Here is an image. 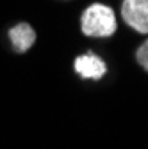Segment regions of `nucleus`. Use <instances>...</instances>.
<instances>
[{"label":"nucleus","instance_id":"obj_1","mask_svg":"<svg viewBox=\"0 0 148 149\" xmlns=\"http://www.w3.org/2000/svg\"><path fill=\"white\" fill-rule=\"evenodd\" d=\"M82 32L89 37H107L116 32V16L113 9L93 4L82 14Z\"/></svg>","mask_w":148,"mask_h":149},{"label":"nucleus","instance_id":"obj_2","mask_svg":"<svg viewBox=\"0 0 148 149\" xmlns=\"http://www.w3.org/2000/svg\"><path fill=\"white\" fill-rule=\"evenodd\" d=\"M121 16L125 23L137 32H148V0H123Z\"/></svg>","mask_w":148,"mask_h":149},{"label":"nucleus","instance_id":"obj_3","mask_svg":"<svg viewBox=\"0 0 148 149\" xmlns=\"http://www.w3.org/2000/svg\"><path fill=\"white\" fill-rule=\"evenodd\" d=\"M75 71L84 78H102L105 74V64L95 53H86L75 59Z\"/></svg>","mask_w":148,"mask_h":149},{"label":"nucleus","instance_id":"obj_4","mask_svg":"<svg viewBox=\"0 0 148 149\" xmlns=\"http://www.w3.org/2000/svg\"><path fill=\"white\" fill-rule=\"evenodd\" d=\"M9 39L16 52H27L36 41V32L29 23H18L9 30Z\"/></svg>","mask_w":148,"mask_h":149},{"label":"nucleus","instance_id":"obj_5","mask_svg":"<svg viewBox=\"0 0 148 149\" xmlns=\"http://www.w3.org/2000/svg\"><path fill=\"white\" fill-rule=\"evenodd\" d=\"M137 61H139V64L148 71V39L139 46V50H137Z\"/></svg>","mask_w":148,"mask_h":149}]
</instances>
